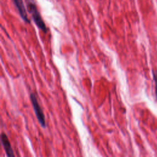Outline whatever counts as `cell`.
Returning a JSON list of instances; mask_svg holds the SVG:
<instances>
[{"instance_id": "6da1fadb", "label": "cell", "mask_w": 157, "mask_h": 157, "mask_svg": "<svg viewBox=\"0 0 157 157\" xmlns=\"http://www.w3.org/2000/svg\"><path fill=\"white\" fill-rule=\"evenodd\" d=\"M26 5H27V9L28 10V12L31 14L32 17L36 25L39 28H40L44 32L46 33L47 30V27L45 26L44 21L42 18V17L37 8V6L35 2L34 1H26Z\"/></svg>"}, {"instance_id": "7a4b0ae2", "label": "cell", "mask_w": 157, "mask_h": 157, "mask_svg": "<svg viewBox=\"0 0 157 157\" xmlns=\"http://www.w3.org/2000/svg\"><path fill=\"white\" fill-rule=\"evenodd\" d=\"M30 99L32 103V105L34 108V110L35 112V114L36 115V117L38 120V121L40 124V125L43 127H45V116L43 113V111L37 101V99L36 98V95L34 93L30 94Z\"/></svg>"}, {"instance_id": "3957f363", "label": "cell", "mask_w": 157, "mask_h": 157, "mask_svg": "<svg viewBox=\"0 0 157 157\" xmlns=\"http://www.w3.org/2000/svg\"><path fill=\"white\" fill-rule=\"evenodd\" d=\"M1 138V142L4 147V149L5 150L7 157H15L13 149L12 148L10 141L7 135L4 132H2Z\"/></svg>"}, {"instance_id": "277c9868", "label": "cell", "mask_w": 157, "mask_h": 157, "mask_svg": "<svg viewBox=\"0 0 157 157\" xmlns=\"http://www.w3.org/2000/svg\"><path fill=\"white\" fill-rule=\"evenodd\" d=\"M13 2L14 3L15 7H17V9L20 13V15L23 18V20L24 21H25L26 22L29 23L30 20H29V18L28 17L23 2L21 0H20V1L19 0H14V1H13Z\"/></svg>"}, {"instance_id": "5b68a950", "label": "cell", "mask_w": 157, "mask_h": 157, "mask_svg": "<svg viewBox=\"0 0 157 157\" xmlns=\"http://www.w3.org/2000/svg\"><path fill=\"white\" fill-rule=\"evenodd\" d=\"M152 75L153 77V80L155 81V95L157 99V71H152Z\"/></svg>"}]
</instances>
